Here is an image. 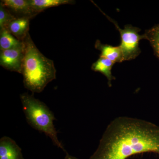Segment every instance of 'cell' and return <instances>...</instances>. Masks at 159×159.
Segmentation results:
<instances>
[{"instance_id":"obj_1","label":"cell","mask_w":159,"mask_h":159,"mask_svg":"<svg viewBox=\"0 0 159 159\" xmlns=\"http://www.w3.org/2000/svg\"><path fill=\"white\" fill-rule=\"evenodd\" d=\"M145 152L159 155V126L144 119L120 116L107 125L90 159H126Z\"/></svg>"},{"instance_id":"obj_2","label":"cell","mask_w":159,"mask_h":159,"mask_svg":"<svg viewBox=\"0 0 159 159\" xmlns=\"http://www.w3.org/2000/svg\"><path fill=\"white\" fill-rule=\"evenodd\" d=\"M23 42L25 54L21 74L24 86L32 93H41L49 83L56 79L54 62L37 48L29 33Z\"/></svg>"},{"instance_id":"obj_3","label":"cell","mask_w":159,"mask_h":159,"mask_svg":"<svg viewBox=\"0 0 159 159\" xmlns=\"http://www.w3.org/2000/svg\"><path fill=\"white\" fill-rule=\"evenodd\" d=\"M20 99L28 124L34 129L45 134L51 139L54 145L66 152L57 138L58 132L54 124L56 118L53 112L45 103L36 99L33 95L24 93L20 95Z\"/></svg>"},{"instance_id":"obj_4","label":"cell","mask_w":159,"mask_h":159,"mask_svg":"<svg viewBox=\"0 0 159 159\" xmlns=\"http://www.w3.org/2000/svg\"><path fill=\"white\" fill-rule=\"evenodd\" d=\"M99 8L100 11L111 22L113 23L118 29L121 35V43L119 47L123 54V61H129L135 59L140 54L141 49L139 47V42L141 40L145 39L144 34L140 35L139 32L141 29L131 25H125L124 29H121L116 21L111 18L100 10L97 5L93 2Z\"/></svg>"},{"instance_id":"obj_5","label":"cell","mask_w":159,"mask_h":159,"mask_svg":"<svg viewBox=\"0 0 159 159\" xmlns=\"http://www.w3.org/2000/svg\"><path fill=\"white\" fill-rule=\"evenodd\" d=\"M25 54L24 42L19 47L1 51L0 65L8 70L22 74Z\"/></svg>"},{"instance_id":"obj_6","label":"cell","mask_w":159,"mask_h":159,"mask_svg":"<svg viewBox=\"0 0 159 159\" xmlns=\"http://www.w3.org/2000/svg\"><path fill=\"white\" fill-rule=\"evenodd\" d=\"M0 4L16 18L27 17L31 19L38 14L31 7L29 0H2Z\"/></svg>"},{"instance_id":"obj_7","label":"cell","mask_w":159,"mask_h":159,"mask_svg":"<svg viewBox=\"0 0 159 159\" xmlns=\"http://www.w3.org/2000/svg\"><path fill=\"white\" fill-rule=\"evenodd\" d=\"M0 159H24L22 150L13 139L4 136L0 139Z\"/></svg>"},{"instance_id":"obj_8","label":"cell","mask_w":159,"mask_h":159,"mask_svg":"<svg viewBox=\"0 0 159 159\" xmlns=\"http://www.w3.org/2000/svg\"><path fill=\"white\" fill-rule=\"evenodd\" d=\"M30 20L27 17L16 18L9 23L6 29L18 39L23 42L29 33Z\"/></svg>"},{"instance_id":"obj_9","label":"cell","mask_w":159,"mask_h":159,"mask_svg":"<svg viewBox=\"0 0 159 159\" xmlns=\"http://www.w3.org/2000/svg\"><path fill=\"white\" fill-rule=\"evenodd\" d=\"M95 48L101 52L100 57H105L114 63L122 62L123 61V54L119 46H114L102 44L97 40L95 43Z\"/></svg>"},{"instance_id":"obj_10","label":"cell","mask_w":159,"mask_h":159,"mask_svg":"<svg viewBox=\"0 0 159 159\" xmlns=\"http://www.w3.org/2000/svg\"><path fill=\"white\" fill-rule=\"evenodd\" d=\"M115 63L105 57H100L92 65V70L95 72H99L103 74L108 80V84L111 86V81L116 78L112 74L111 70Z\"/></svg>"},{"instance_id":"obj_11","label":"cell","mask_w":159,"mask_h":159,"mask_svg":"<svg viewBox=\"0 0 159 159\" xmlns=\"http://www.w3.org/2000/svg\"><path fill=\"white\" fill-rule=\"evenodd\" d=\"M29 1L31 7L37 14L51 7L73 4L75 2L72 0H29Z\"/></svg>"},{"instance_id":"obj_12","label":"cell","mask_w":159,"mask_h":159,"mask_svg":"<svg viewBox=\"0 0 159 159\" xmlns=\"http://www.w3.org/2000/svg\"><path fill=\"white\" fill-rule=\"evenodd\" d=\"M23 42L17 39L7 29H0V49L1 51L9 50L21 45Z\"/></svg>"},{"instance_id":"obj_13","label":"cell","mask_w":159,"mask_h":159,"mask_svg":"<svg viewBox=\"0 0 159 159\" xmlns=\"http://www.w3.org/2000/svg\"><path fill=\"white\" fill-rule=\"evenodd\" d=\"M144 34L145 39L150 42L155 55L159 60V24L146 30Z\"/></svg>"},{"instance_id":"obj_14","label":"cell","mask_w":159,"mask_h":159,"mask_svg":"<svg viewBox=\"0 0 159 159\" xmlns=\"http://www.w3.org/2000/svg\"><path fill=\"white\" fill-rule=\"evenodd\" d=\"M16 18L8 9L0 4V29H6L9 23Z\"/></svg>"},{"instance_id":"obj_15","label":"cell","mask_w":159,"mask_h":159,"mask_svg":"<svg viewBox=\"0 0 159 159\" xmlns=\"http://www.w3.org/2000/svg\"><path fill=\"white\" fill-rule=\"evenodd\" d=\"M66 156L65 157L64 159H79L76 157L72 156L70 155L66 151Z\"/></svg>"}]
</instances>
